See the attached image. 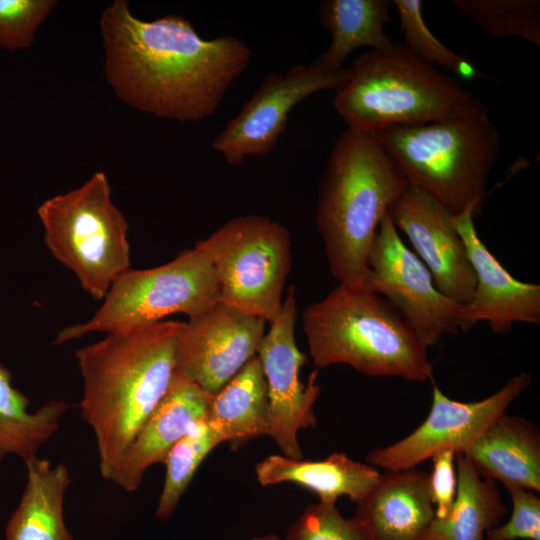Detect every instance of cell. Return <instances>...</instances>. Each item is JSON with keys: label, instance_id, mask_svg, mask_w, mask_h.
<instances>
[{"label": "cell", "instance_id": "1f68e13d", "mask_svg": "<svg viewBox=\"0 0 540 540\" xmlns=\"http://www.w3.org/2000/svg\"><path fill=\"white\" fill-rule=\"evenodd\" d=\"M455 455L452 451H444L432 458L433 470L429 473V487L436 518H443L448 514L456 496Z\"/></svg>", "mask_w": 540, "mask_h": 540}, {"label": "cell", "instance_id": "484cf974", "mask_svg": "<svg viewBox=\"0 0 540 540\" xmlns=\"http://www.w3.org/2000/svg\"><path fill=\"white\" fill-rule=\"evenodd\" d=\"M220 443L219 436L204 420L171 447L163 462L166 473L155 511L157 519L171 516L200 464Z\"/></svg>", "mask_w": 540, "mask_h": 540}, {"label": "cell", "instance_id": "83f0119b", "mask_svg": "<svg viewBox=\"0 0 540 540\" xmlns=\"http://www.w3.org/2000/svg\"><path fill=\"white\" fill-rule=\"evenodd\" d=\"M392 3L399 15L405 45L420 60L464 79L486 77L471 58L450 50L436 38L426 25L420 0H394Z\"/></svg>", "mask_w": 540, "mask_h": 540}, {"label": "cell", "instance_id": "4316f807", "mask_svg": "<svg viewBox=\"0 0 540 540\" xmlns=\"http://www.w3.org/2000/svg\"><path fill=\"white\" fill-rule=\"evenodd\" d=\"M452 3L490 36L518 37L540 46L538 0H454Z\"/></svg>", "mask_w": 540, "mask_h": 540}, {"label": "cell", "instance_id": "7a4b0ae2", "mask_svg": "<svg viewBox=\"0 0 540 540\" xmlns=\"http://www.w3.org/2000/svg\"><path fill=\"white\" fill-rule=\"evenodd\" d=\"M183 323L168 320L111 332L76 352L83 383L80 414L94 432L103 478L110 479L167 392Z\"/></svg>", "mask_w": 540, "mask_h": 540}, {"label": "cell", "instance_id": "8992f818", "mask_svg": "<svg viewBox=\"0 0 540 540\" xmlns=\"http://www.w3.org/2000/svg\"><path fill=\"white\" fill-rule=\"evenodd\" d=\"M406 177L453 215L471 206L481 214L500 137L482 104L463 115L374 134Z\"/></svg>", "mask_w": 540, "mask_h": 540}, {"label": "cell", "instance_id": "f1b7e54d", "mask_svg": "<svg viewBox=\"0 0 540 540\" xmlns=\"http://www.w3.org/2000/svg\"><path fill=\"white\" fill-rule=\"evenodd\" d=\"M285 540H373L359 518H345L335 504L314 503L306 507L289 527Z\"/></svg>", "mask_w": 540, "mask_h": 540}, {"label": "cell", "instance_id": "2e32d148", "mask_svg": "<svg viewBox=\"0 0 540 540\" xmlns=\"http://www.w3.org/2000/svg\"><path fill=\"white\" fill-rule=\"evenodd\" d=\"M474 218L471 206L453 216L476 278L473 297L463 306L460 330H469L480 321L488 322L497 334L508 333L517 322L538 325L540 286L519 281L508 273L479 238Z\"/></svg>", "mask_w": 540, "mask_h": 540}, {"label": "cell", "instance_id": "d6a6232c", "mask_svg": "<svg viewBox=\"0 0 540 540\" xmlns=\"http://www.w3.org/2000/svg\"><path fill=\"white\" fill-rule=\"evenodd\" d=\"M252 540H281L276 534H266L253 537Z\"/></svg>", "mask_w": 540, "mask_h": 540}, {"label": "cell", "instance_id": "603a6c76", "mask_svg": "<svg viewBox=\"0 0 540 540\" xmlns=\"http://www.w3.org/2000/svg\"><path fill=\"white\" fill-rule=\"evenodd\" d=\"M457 492L443 518L434 517L421 540H485L507 512L496 481L480 476L468 457L455 455Z\"/></svg>", "mask_w": 540, "mask_h": 540}, {"label": "cell", "instance_id": "8fae6325", "mask_svg": "<svg viewBox=\"0 0 540 540\" xmlns=\"http://www.w3.org/2000/svg\"><path fill=\"white\" fill-rule=\"evenodd\" d=\"M530 383L531 376L520 373L482 400L460 402L446 396L433 382L426 419L406 437L370 451L366 461L385 471H401L416 468L444 451L465 453Z\"/></svg>", "mask_w": 540, "mask_h": 540}, {"label": "cell", "instance_id": "cb8c5ba5", "mask_svg": "<svg viewBox=\"0 0 540 540\" xmlns=\"http://www.w3.org/2000/svg\"><path fill=\"white\" fill-rule=\"evenodd\" d=\"M389 0H326L322 1L319 17L331 34V43L317 60L329 71L342 69L347 56L357 48L387 50L394 43L384 31L391 22Z\"/></svg>", "mask_w": 540, "mask_h": 540}, {"label": "cell", "instance_id": "6da1fadb", "mask_svg": "<svg viewBox=\"0 0 540 540\" xmlns=\"http://www.w3.org/2000/svg\"><path fill=\"white\" fill-rule=\"evenodd\" d=\"M100 27L115 94L158 118L196 122L213 115L252 55L233 35L203 39L179 15L139 19L126 0L103 11Z\"/></svg>", "mask_w": 540, "mask_h": 540}, {"label": "cell", "instance_id": "52a82bcc", "mask_svg": "<svg viewBox=\"0 0 540 540\" xmlns=\"http://www.w3.org/2000/svg\"><path fill=\"white\" fill-rule=\"evenodd\" d=\"M44 242L94 299L103 300L130 268L128 223L111 199L103 172L82 186L44 201L37 209Z\"/></svg>", "mask_w": 540, "mask_h": 540}, {"label": "cell", "instance_id": "30bf717a", "mask_svg": "<svg viewBox=\"0 0 540 540\" xmlns=\"http://www.w3.org/2000/svg\"><path fill=\"white\" fill-rule=\"evenodd\" d=\"M363 285L391 303L426 347L460 331L464 305L438 290L428 268L404 244L387 213L369 250Z\"/></svg>", "mask_w": 540, "mask_h": 540}, {"label": "cell", "instance_id": "9a60e30c", "mask_svg": "<svg viewBox=\"0 0 540 540\" xmlns=\"http://www.w3.org/2000/svg\"><path fill=\"white\" fill-rule=\"evenodd\" d=\"M387 214L395 228L409 238L438 290L460 304H468L476 278L466 246L453 225L454 215L410 183Z\"/></svg>", "mask_w": 540, "mask_h": 540}, {"label": "cell", "instance_id": "e0dca14e", "mask_svg": "<svg viewBox=\"0 0 540 540\" xmlns=\"http://www.w3.org/2000/svg\"><path fill=\"white\" fill-rule=\"evenodd\" d=\"M208 403L209 395L201 387L175 371L167 392L109 480L124 491L138 490L147 469L163 463L171 447L205 420Z\"/></svg>", "mask_w": 540, "mask_h": 540}, {"label": "cell", "instance_id": "44dd1931", "mask_svg": "<svg viewBox=\"0 0 540 540\" xmlns=\"http://www.w3.org/2000/svg\"><path fill=\"white\" fill-rule=\"evenodd\" d=\"M24 463L26 485L7 522L5 540H74L64 520V499L72 480L68 467L38 456Z\"/></svg>", "mask_w": 540, "mask_h": 540}, {"label": "cell", "instance_id": "5b68a950", "mask_svg": "<svg viewBox=\"0 0 540 540\" xmlns=\"http://www.w3.org/2000/svg\"><path fill=\"white\" fill-rule=\"evenodd\" d=\"M333 105L347 128L375 134L457 117L483 103L455 78L415 56L405 44L369 50L352 64Z\"/></svg>", "mask_w": 540, "mask_h": 540}, {"label": "cell", "instance_id": "4dcf8cb0", "mask_svg": "<svg viewBox=\"0 0 540 540\" xmlns=\"http://www.w3.org/2000/svg\"><path fill=\"white\" fill-rule=\"evenodd\" d=\"M512 502L509 519L486 533L487 540H540V498L519 487L506 488Z\"/></svg>", "mask_w": 540, "mask_h": 540}, {"label": "cell", "instance_id": "277c9868", "mask_svg": "<svg viewBox=\"0 0 540 540\" xmlns=\"http://www.w3.org/2000/svg\"><path fill=\"white\" fill-rule=\"evenodd\" d=\"M302 325L317 368L346 364L368 376L433 379L428 347L391 303L365 287L339 284L305 308Z\"/></svg>", "mask_w": 540, "mask_h": 540}, {"label": "cell", "instance_id": "f546056e", "mask_svg": "<svg viewBox=\"0 0 540 540\" xmlns=\"http://www.w3.org/2000/svg\"><path fill=\"white\" fill-rule=\"evenodd\" d=\"M57 5L54 0H0V48L27 49Z\"/></svg>", "mask_w": 540, "mask_h": 540}, {"label": "cell", "instance_id": "7402d4cb", "mask_svg": "<svg viewBox=\"0 0 540 540\" xmlns=\"http://www.w3.org/2000/svg\"><path fill=\"white\" fill-rule=\"evenodd\" d=\"M205 421L221 442L238 448L268 435L269 401L264 373L257 356L216 393L209 396Z\"/></svg>", "mask_w": 540, "mask_h": 540}, {"label": "cell", "instance_id": "d6986e66", "mask_svg": "<svg viewBox=\"0 0 540 540\" xmlns=\"http://www.w3.org/2000/svg\"><path fill=\"white\" fill-rule=\"evenodd\" d=\"M463 454L484 478L540 491V432L523 417L502 414Z\"/></svg>", "mask_w": 540, "mask_h": 540}, {"label": "cell", "instance_id": "ac0fdd59", "mask_svg": "<svg viewBox=\"0 0 540 540\" xmlns=\"http://www.w3.org/2000/svg\"><path fill=\"white\" fill-rule=\"evenodd\" d=\"M434 516L429 473L415 468L385 471L355 513L373 540H421Z\"/></svg>", "mask_w": 540, "mask_h": 540}, {"label": "cell", "instance_id": "3957f363", "mask_svg": "<svg viewBox=\"0 0 540 540\" xmlns=\"http://www.w3.org/2000/svg\"><path fill=\"white\" fill-rule=\"evenodd\" d=\"M409 182L374 134L346 129L320 177L315 213L334 279L364 287L380 221Z\"/></svg>", "mask_w": 540, "mask_h": 540}, {"label": "cell", "instance_id": "9c48e42d", "mask_svg": "<svg viewBox=\"0 0 540 540\" xmlns=\"http://www.w3.org/2000/svg\"><path fill=\"white\" fill-rule=\"evenodd\" d=\"M194 247L211 262L222 303L267 323L276 318L292 268L285 226L262 215L238 216Z\"/></svg>", "mask_w": 540, "mask_h": 540}, {"label": "cell", "instance_id": "d4e9b609", "mask_svg": "<svg viewBox=\"0 0 540 540\" xmlns=\"http://www.w3.org/2000/svg\"><path fill=\"white\" fill-rule=\"evenodd\" d=\"M29 407V398L14 387L10 371L0 362V463L9 455L24 462L38 456L69 408L63 400H50L34 411Z\"/></svg>", "mask_w": 540, "mask_h": 540}, {"label": "cell", "instance_id": "5bb4252c", "mask_svg": "<svg viewBox=\"0 0 540 540\" xmlns=\"http://www.w3.org/2000/svg\"><path fill=\"white\" fill-rule=\"evenodd\" d=\"M266 323L218 302L183 323L175 371L213 395L256 356Z\"/></svg>", "mask_w": 540, "mask_h": 540}, {"label": "cell", "instance_id": "4fadbf2b", "mask_svg": "<svg viewBox=\"0 0 540 540\" xmlns=\"http://www.w3.org/2000/svg\"><path fill=\"white\" fill-rule=\"evenodd\" d=\"M296 288L290 286L282 308L264 334L256 356L267 385L269 401L268 435L276 442L284 456L301 459L303 453L297 440L300 429L314 428L317 424L313 406L320 393L314 371L307 385L299 373L308 363L295 339L297 318Z\"/></svg>", "mask_w": 540, "mask_h": 540}, {"label": "cell", "instance_id": "ba28073f", "mask_svg": "<svg viewBox=\"0 0 540 540\" xmlns=\"http://www.w3.org/2000/svg\"><path fill=\"white\" fill-rule=\"evenodd\" d=\"M218 302L220 288L214 268L194 247L161 266L129 268L113 282L95 314L84 323L63 328L54 344L93 332L108 334L150 326L174 313L192 318Z\"/></svg>", "mask_w": 540, "mask_h": 540}, {"label": "cell", "instance_id": "7c38bea8", "mask_svg": "<svg viewBox=\"0 0 540 540\" xmlns=\"http://www.w3.org/2000/svg\"><path fill=\"white\" fill-rule=\"evenodd\" d=\"M350 77V68L329 71L316 61L296 65L286 74H268L215 138L213 150L230 165H240L248 157L267 155L285 132L289 114L298 103L321 90L337 92Z\"/></svg>", "mask_w": 540, "mask_h": 540}, {"label": "cell", "instance_id": "ffe728a7", "mask_svg": "<svg viewBox=\"0 0 540 540\" xmlns=\"http://www.w3.org/2000/svg\"><path fill=\"white\" fill-rule=\"evenodd\" d=\"M255 474L262 486L294 483L312 491L319 502L326 504H335L341 496L358 504L381 478L376 467L338 452L317 461L270 455L256 464Z\"/></svg>", "mask_w": 540, "mask_h": 540}]
</instances>
